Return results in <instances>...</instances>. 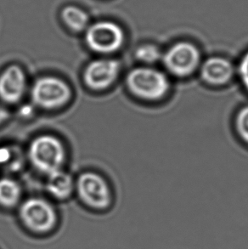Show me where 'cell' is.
Instances as JSON below:
<instances>
[{"instance_id": "cell-1", "label": "cell", "mask_w": 248, "mask_h": 249, "mask_svg": "<svg viewBox=\"0 0 248 249\" xmlns=\"http://www.w3.org/2000/svg\"><path fill=\"white\" fill-rule=\"evenodd\" d=\"M126 85L135 97L151 102L161 101L171 89L167 73L147 66L131 70L126 78Z\"/></svg>"}, {"instance_id": "cell-5", "label": "cell", "mask_w": 248, "mask_h": 249, "mask_svg": "<svg viewBox=\"0 0 248 249\" xmlns=\"http://www.w3.org/2000/svg\"><path fill=\"white\" fill-rule=\"evenodd\" d=\"M124 30L119 25L110 20H102L89 26L85 34L88 47L95 53L113 54L124 44Z\"/></svg>"}, {"instance_id": "cell-3", "label": "cell", "mask_w": 248, "mask_h": 249, "mask_svg": "<svg viewBox=\"0 0 248 249\" xmlns=\"http://www.w3.org/2000/svg\"><path fill=\"white\" fill-rule=\"evenodd\" d=\"M161 62L169 74L177 78H187L199 70L201 52L190 41H178L163 52Z\"/></svg>"}, {"instance_id": "cell-10", "label": "cell", "mask_w": 248, "mask_h": 249, "mask_svg": "<svg viewBox=\"0 0 248 249\" xmlns=\"http://www.w3.org/2000/svg\"><path fill=\"white\" fill-rule=\"evenodd\" d=\"M26 88L25 72L17 65L10 66L0 74V99L8 104H16L20 101Z\"/></svg>"}, {"instance_id": "cell-9", "label": "cell", "mask_w": 248, "mask_h": 249, "mask_svg": "<svg viewBox=\"0 0 248 249\" xmlns=\"http://www.w3.org/2000/svg\"><path fill=\"white\" fill-rule=\"evenodd\" d=\"M198 71L205 84L218 87L231 81L235 76V68L226 58L212 56L201 61Z\"/></svg>"}, {"instance_id": "cell-6", "label": "cell", "mask_w": 248, "mask_h": 249, "mask_svg": "<svg viewBox=\"0 0 248 249\" xmlns=\"http://www.w3.org/2000/svg\"><path fill=\"white\" fill-rule=\"evenodd\" d=\"M71 91L68 84L61 78L46 76L38 78L31 91L34 104L46 110L63 107L70 100Z\"/></svg>"}, {"instance_id": "cell-13", "label": "cell", "mask_w": 248, "mask_h": 249, "mask_svg": "<svg viewBox=\"0 0 248 249\" xmlns=\"http://www.w3.org/2000/svg\"><path fill=\"white\" fill-rule=\"evenodd\" d=\"M61 18L67 27L74 32H82L89 27V16L79 7L73 5L65 7L61 12Z\"/></svg>"}, {"instance_id": "cell-17", "label": "cell", "mask_w": 248, "mask_h": 249, "mask_svg": "<svg viewBox=\"0 0 248 249\" xmlns=\"http://www.w3.org/2000/svg\"><path fill=\"white\" fill-rule=\"evenodd\" d=\"M10 159V151L7 148H0V163H5Z\"/></svg>"}, {"instance_id": "cell-12", "label": "cell", "mask_w": 248, "mask_h": 249, "mask_svg": "<svg viewBox=\"0 0 248 249\" xmlns=\"http://www.w3.org/2000/svg\"><path fill=\"white\" fill-rule=\"evenodd\" d=\"M21 189L16 180L10 178H0V206L12 209L20 202Z\"/></svg>"}, {"instance_id": "cell-7", "label": "cell", "mask_w": 248, "mask_h": 249, "mask_svg": "<svg viewBox=\"0 0 248 249\" xmlns=\"http://www.w3.org/2000/svg\"><path fill=\"white\" fill-rule=\"evenodd\" d=\"M75 190L82 202L90 209L104 210L111 205V190L107 182L94 172H85L79 175L75 183Z\"/></svg>"}, {"instance_id": "cell-8", "label": "cell", "mask_w": 248, "mask_h": 249, "mask_svg": "<svg viewBox=\"0 0 248 249\" xmlns=\"http://www.w3.org/2000/svg\"><path fill=\"white\" fill-rule=\"evenodd\" d=\"M120 63L114 59H97L91 61L84 71V81L92 90H105L117 80Z\"/></svg>"}, {"instance_id": "cell-18", "label": "cell", "mask_w": 248, "mask_h": 249, "mask_svg": "<svg viewBox=\"0 0 248 249\" xmlns=\"http://www.w3.org/2000/svg\"><path fill=\"white\" fill-rule=\"evenodd\" d=\"M9 118V112L6 111L5 108H3L0 105V124H3V122L6 121Z\"/></svg>"}, {"instance_id": "cell-15", "label": "cell", "mask_w": 248, "mask_h": 249, "mask_svg": "<svg viewBox=\"0 0 248 249\" xmlns=\"http://www.w3.org/2000/svg\"><path fill=\"white\" fill-rule=\"evenodd\" d=\"M235 129L240 140L248 145V105L241 108L236 113Z\"/></svg>"}, {"instance_id": "cell-11", "label": "cell", "mask_w": 248, "mask_h": 249, "mask_svg": "<svg viewBox=\"0 0 248 249\" xmlns=\"http://www.w3.org/2000/svg\"><path fill=\"white\" fill-rule=\"evenodd\" d=\"M46 189L50 195L58 200L70 197L75 190V182L69 174L62 170L48 175Z\"/></svg>"}, {"instance_id": "cell-14", "label": "cell", "mask_w": 248, "mask_h": 249, "mask_svg": "<svg viewBox=\"0 0 248 249\" xmlns=\"http://www.w3.org/2000/svg\"><path fill=\"white\" fill-rule=\"evenodd\" d=\"M163 52L160 48L152 44H145L138 48L135 51V57L144 66L151 67L158 61H161Z\"/></svg>"}, {"instance_id": "cell-4", "label": "cell", "mask_w": 248, "mask_h": 249, "mask_svg": "<svg viewBox=\"0 0 248 249\" xmlns=\"http://www.w3.org/2000/svg\"><path fill=\"white\" fill-rule=\"evenodd\" d=\"M21 223L31 232L44 235L51 232L57 224V213L47 200L31 197L24 201L19 209Z\"/></svg>"}, {"instance_id": "cell-16", "label": "cell", "mask_w": 248, "mask_h": 249, "mask_svg": "<svg viewBox=\"0 0 248 249\" xmlns=\"http://www.w3.org/2000/svg\"><path fill=\"white\" fill-rule=\"evenodd\" d=\"M237 72L242 85L248 92V51L243 54V56L240 60Z\"/></svg>"}, {"instance_id": "cell-2", "label": "cell", "mask_w": 248, "mask_h": 249, "mask_svg": "<svg viewBox=\"0 0 248 249\" xmlns=\"http://www.w3.org/2000/svg\"><path fill=\"white\" fill-rule=\"evenodd\" d=\"M28 157L34 168L50 175L61 170L66 160V150L62 142L55 136L40 135L29 145Z\"/></svg>"}]
</instances>
